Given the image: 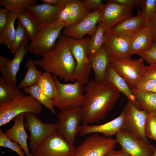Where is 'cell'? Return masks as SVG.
Listing matches in <instances>:
<instances>
[{"label": "cell", "mask_w": 156, "mask_h": 156, "mask_svg": "<svg viewBox=\"0 0 156 156\" xmlns=\"http://www.w3.org/2000/svg\"><path fill=\"white\" fill-rule=\"evenodd\" d=\"M101 8L89 12L85 18L79 23L73 25L64 27L62 34L76 40L83 38L86 34L92 36L96 33L98 26L96 25L101 14Z\"/></svg>", "instance_id": "9a60e30c"}, {"label": "cell", "mask_w": 156, "mask_h": 156, "mask_svg": "<svg viewBox=\"0 0 156 156\" xmlns=\"http://www.w3.org/2000/svg\"><path fill=\"white\" fill-rule=\"evenodd\" d=\"M0 146L12 150L19 156H26L21 147L7 137L1 129H0Z\"/></svg>", "instance_id": "d590c367"}, {"label": "cell", "mask_w": 156, "mask_h": 156, "mask_svg": "<svg viewBox=\"0 0 156 156\" xmlns=\"http://www.w3.org/2000/svg\"><path fill=\"white\" fill-rule=\"evenodd\" d=\"M89 12L81 0H73L72 9L68 19L64 23V27L79 23Z\"/></svg>", "instance_id": "83f0119b"}, {"label": "cell", "mask_w": 156, "mask_h": 156, "mask_svg": "<svg viewBox=\"0 0 156 156\" xmlns=\"http://www.w3.org/2000/svg\"><path fill=\"white\" fill-rule=\"evenodd\" d=\"M10 11L4 8L0 10V33L6 28L9 21Z\"/></svg>", "instance_id": "ee69618b"}, {"label": "cell", "mask_w": 156, "mask_h": 156, "mask_svg": "<svg viewBox=\"0 0 156 156\" xmlns=\"http://www.w3.org/2000/svg\"><path fill=\"white\" fill-rule=\"evenodd\" d=\"M57 117L58 121L56 132L70 145L74 146L81 125V107L60 111L57 113Z\"/></svg>", "instance_id": "ba28073f"}, {"label": "cell", "mask_w": 156, "mask_h": 156, "mask_svg": "<svg viewBox=\"0 0 156 156\" xmlns=\"http://www.w3.org/2000/svg\"><path fill=\"white\" fill-rule=\"evenodd\" d=\"M41 1L44 3L55 6L58 5L60 2V0H41Z\"/></svg>", "instance_id": "c3c4849f"}, {"label": "cell", "mask_w": 156, "mask_h": 156, "mask_svg": "<svg viewBox=\"0 0 156 156\" xmlns=\"http://www.w3.org/2000/svg\"><path fill=\"white\" fill-rule=\"evenodd\" d=\"M27 9L43 26L51 24L58 20L60 11L59 5H52L45 3L31 5Z\"/></svg>", "instance_id": "7402d4cb"}, {"label": "cell", "mask_w": 156, "mask_h": 156, "mask_svg": "<svg viewBox=\"0 0 156 156\" xmlns=\"http://www.w3.org/2000/svg\"><path fill=\"white\" fill-rule=\"evenodd\" d=\"M25 95L16 83L5 81L0 77V104L9 102L17 97Z\"/></svg>", "instance_id": "4316f807"}, {"label": "cell", "mask_w": 156, "mask_h": 156, "mask_svg": "<svg viewBox=\"0 0 156 156\" xmlns=\"http://www.w3.org/2000/svg\"><path fill=\"white\" fill-rule=\"evenodd\" d=\"M85 101L81 107L82 124L98 122L113 108L120 92L107 82L98 83L89 80L85 88Z\"/></svg>", "instance_id": "6da1fadb"}, {"label": "cell", "mask_w": 156, "mask_h": 156, "mask_svg": "<svg viewBox=\"0 0 156 156\" xmlns=\"http://www.w3.org/2000/svg\"><path fill=\"white\" fill-rule=\"evenodd\" d=\"M28 42L24 43L14 54L12 60L8 57L0 55V77L4 80L16 83V75L21 63L27 52L25 49Z\"/></svg>", "instance_id": "2e32d148"}, {"label": "cell", "mask_w": 156, "mask_h": 156, "mask_svg": "<svg viewBox=\"0 0 156 156\" xmlns=\"http://www.w3.org/2000/svg\"><path fill=\"white\" fill-rule=\"evenodd\" d=\"M64 27V24L58 20L43 26L25 49L33 54L42 56L53 49Z\"/></svg>", "instance_id": "5b68a950"}, {"label": "cell", "mask_w": 156, "mask_h": 156, "mask_svg": "<svg viewBox=\"0 0 156 156\" xmlns=\"http://www.w3.org/2000/svg\"><path fill=\"white\" fill-rule=\"evenodd\" d=\"M76 148L56 132L43 141L32 152V156H74Z\"/></svg>", "instance_id": "30bf717a"}, {"label": "cell", "mask_w": 156, "mask_h": 156, "mask_svg": "<svg viewBox=\"0 0 156 156\" xmlns=\"http://www.w3.org/2000/svg\"><path fill=\"white\" fill-rule=\"evenodd\" d=\"M133 8L109 0L101 8L98 23L103 27L105 33L124 20L132 16Z\"/></svg>", "instance_id": "7c38bea8"}, {"label": "cell", "mask_w": 156, "mask_h": 156, "mask_svg": "<svg viewBox=\"0 0 156 156\" xmlns=\"http://www.w3.org/2000/svg\"><path fill=\"white\" fill-rule=\"evenodd\" d=\"M27 69L25 76L18 86L23 88L37 84L42 73L36 68L34 60L29 59L25 64Z\"/></svg>", "instance_id": "f1b7e54d"}, {"label": "cell", "mask_w": 156, "mask_h": 156, "mask_svg": "<svg viewBox=\"0 0 156 156\" xmlns=\"http://www.w3.org/2000/svg\"><path fill=\"white\" fill-rule=\"evenodd\" d=\"M36 0H1L0 5L10 11L18 14L23 12L27 7L36 4Z\"/></svg>", "instance_id": "836d02e7"}, {"label": "cell", "mask_w": 156, "mask_h": 156, "mask_svg": "<svg viewBox=\"0 0 156 156\" xmlns=\"http://www.w3.org/2000/svg\"><path fill=\"white\" fill-rule=\"evenodd\" d=\"M25 113L21 114L13 120L14 124L4 132L10 139L18 144L22 148L26 156H32L27 144L28 136L24 125Z\"/></svg>", "instance_id": "ffe728a7"}, {"label": "cell", "mask_w": 156, "mask_h": 156, "mask_svg": "<svg viewBox=\"0 0 156 156\" xmlns=\"http://www.w3.org/2000/svg\"><path fill=\"white\" fill-rule=\"evenodd\" d=\"M130 42L131 55L149 50L154 43L151 33L146 26L130 37Z\"/></svg>", "instance_id": "cb8c5ba5"}, {"label": "cell", "mask_w": 156, "mask_h": 156, "mask_svg": "<svg viewBox=\"0 0 156 156\" xmlns=\"http://www.w3.org/2000/svg\"><path fill=\"white\" fill-rule=\"evenodd\" d=\"M103 156H131L123 150H119L112 149L106 153Z\"/></svg>", "instance_id": "7dc6e473"}, {"label": "cell", "mask_w": 156, "mask_h": 156, "mask_svg": "<svg viewBox=\"0 0 156 156\" xmlns=\"http://www.w3.org/2000/svg\"><path fill=\"white\" fill-rule=\"evenodd\" d=\"M69 45L76 63L74 72L75 80L84 85L89 81L91 69L90 60L87 49V45L90 38L87 37L80 40L68 37Z\"/></svg>", "instance_id": "8992f818"}, {"label": "cell", "mask_w": 156, "mask_h": 156, "mask_svg": "<svg viewBox=\"0 0 156 156\" xmlns=\"http://www.w3.org/2000/svg\"><path fill=\"white\" fill-rule=\"evenodd\" d=\"M24 92L31 96L53 113L55 111L52 100L47 96L37 84L23 88Z\"/></svg>", "instance_id": "1f68e13d"}, {"label": "cell", "mask_w": 156, "mask_h": 156, "mask_svg": "<svg viewBox=\"0 0 156 156\" xmlns=\"http://www.w3.org/2000/svg\"><path fill=\"white\" fill-rule=\"evenodd\" d=\"M89 57L94 75V80L99 84L104 82L111 62V56L104 44L98 52Z\"/></svg>", "instance_id": "44dd1931"}, {"label": "cell", "mask_w": 156, "mask_h": 156, "mask_svg": "<svg viewBox=\"0 0 156 156\" xmlns=\"http://www.w3.org/2000/svg\"><path fill=\"white\" fill-rule=\"evenodd\" d=\"M136 100L148 114L156 115V93L132 90Z\"/></svg>", "instance_id": "484cf974"}, {"label": "cell", "mask_w": 156, "mask_h": 156, "mask_svg": "<svg viewBox=\"0 0 156 156\" xmlns=\"http://www.w3.org/2000/svg\"><path fill=\"white\" fill-rule=\"evenodd\" d=\"M57 122L43 123L36 115L25 113L24 125L30 133L29 144L31 152L43 141L56 132Z\"/></svg>", "instance_id": "52a82bcc"}, {"label": "cell", "mask_w": 156, "mask_h": 156, "mask_svg": "<svg viewBox=\"0 0 156 156\" xmlns=\"http://www.w3.org/2000/svg\"><path fill=\"white\" fill-rule=\"evenodd\" d=\"M125 115L122 110L120 114L115 118L101 125L82 124L80 128L79 135L83 136L89 134H101L107 138L116 135L119 131L122 130L124 126Z\"/></svg>", "instance_id": "e0dca14e"}, {"label": "cell", "mask_w": 156, "mask_h": 156, "mask_svg": "<svg viewBox=\"0 0 156 156\" xmlns=\"http://www.w3.org/2000/svg\"><path fill=\"white\" fill-rule=\"evenodd\" d=\"M131 90L156 93V79L142 77L138 85Z\"/></svg>", "instance_id": "f35d334b"}, {"label": "cell", "mask_w": 156, "mask_h": 156, "mask_svg": "<svg viewBox=\"0 0 156 156\" xmlns=\"http://www.w3.org/2000/svg\"><path fill=\"white\" fill-rule=\"evenodd\" d=\"M152 156H156V146L155 147V148Z\"/></svg>", "instance_id": "681fc988"}, {"label": "cell", "mask_w": 156, "mask_h": 156, "mask_svg": "<svg viewBox=\"0 0 156 156\" xmlns=\"http://www.w3.org/2000/svg\"><path fill=\"white\" fill-rule=\"evenodd\" d=\"M128 101L122 110L125 115L122 130L149 142L144 131L145 124L148 113L144 109H138L131 101L128 99Z\"/></svg>", "instance_id": "9c48e42d"}, {"label": "cell", "mask_w": 156, "mask_h": 156, "mask_svg": "<svg viewBox=\"0 0 156 156\" xmlns=\"http://www.w3.org/2000/svg\"><path fill=\"white\" fill-rule=\"evenodd\" d=\"M105 81L111 84L120 93H122L138 108L140 110L143 109L136 100L131 90L125 81L115 70L111 64L107 70Z\"/></svg>", "instance_id": "603a6c76"}, {"label": "cell", "mask_w": 156, "mask_h": 156, "mask_svg": "<svg viewBox=\"0 0 156 156\" xmlns=\"http://www.w3.org/2000/svg\"><path fill=\"white\" fill-rule=\"evenodd\" d=\"M144 22L141 11L138 10L136 16L125 19L106 33L130 38L143 27Z\"/></svg>", "instance_id": "d6986e66"}, {"label": "cell", "mask_w": 156, "mask_h": 156, "mask_svg": "<svg viewBox=\"0 0 156 156\" xmlns=\"http://www.w3.org/2000/svg\"><path fill=\"white\" fill-rule=\"evenodd\" d=\"M42 111V105L30 95L17 97L0 104V126L9 123L21 114L31 112L37 115Z\"/></svg>", "instance_id": "277c9868"}, {"label": "cell", "mask_w": 156, "mask_h": 156, "mask_svg": "<svg viewBox=\"0 0 156 156\" xmlns=\"http://www.w3.org/2000/svg\"><path fill=\"white\" fill-rule=\"evenodd\" d=\"M104 45L111 58L117 60L130 59V38L104 34Z\"/></svg>", "instance_id": "ac0fdd59"}, {"label": "cell", "mask_w": 156, "mask_h": 156, "mask_svg": "<svg viewBox=\"0 0 156 156\" xmlns=\"http://www.w3.org/2000/svg\"><path fill=\"white\" fill-rule=\"evenodd\" d=\"M35 64L45 72L52 73L54 76L63 79L66 82H74L76 63L70 48L68 37L60 36L53 49L34 60Z\"/></svg>", "instance_id": "7a4b0ae2"}, {"label": "cell", "mask_w": 156, "mask_h": 156, "mask_svg": "<svg viewBox=\"0 0 156 156\" xmlns=\"http://www.w3.org/2000/svg\"><path fill=\"white\" fill-rule=\"evenodd\" d=\"M110 64L125 81L131 90L140 82L145 66L141 58L135 60H117L111 58Z\"/></svg>", "instance_id": "4fadbf2b"}, {"label": "cell", "mask_w": 156, "mask_h": 156, "mask_svg": "<svg viewBox=\"0 0 156 156\" xmlns=\"http://www.w3.org/2000/svg\"><path fill=\"white\" fill-rule=\"evenodd\" d=\"M30 40V39L25 29L18 21L16 28L14 39L10 49V51L15 54L24 43L29 42Z\"/></svg>", "instance_id": "e575fe53"}, {"label": "cell", "mask_w": 156, "mask_h": 156, "mask_svg": "<svg viewBox=\"0 0 156 156\" xmlns=\"http://www.w3.org/2000/svg\"><path fill=\"white\" fill-rule=\"evenodd\" d=\"M112 1L133 8L142 4L143 0H112Z\"/></svg>", "instance_id": "bcb514c9"}, {"label": "cell", "mask_w": 156, "mask_h": 156, "mask_svg": "<svg viewBox=\"0 0 156 156\" xmlns=\"http://www.w3.org/2000/svg\"><path fill=\"white\" fill-rule=\"evenodd\" d=\"M142 10L144 19V26L152 18L156 12V0H143Z\"/></svg>", "instance_id": "8d00e7d4"}, {"label": "cell", "mask_w": 156, "mask_h": 156, "mask_svg": "<svg viewBox=\"0 0 156 156\" xmlns=\"http://www.w3.org/2000/svg\"><path fill=\"white\" fill-rule=\"evenodd\" d=\"M72 2L73 0H60L58 5L60 8V11L58 20L64 25L68 18L72 9Z\"/></svg>", "instance_id": "ab89813d"}, {"label": "cell", "mask_w": 156, "mask_h": 156, "mask_svg": "<svg viewBox=\"0 0 156 156\" xmlns=\"http://www.w3.org/2000/svg\"><path fill=\"white\" fill-rule=\"evenodd\" d=\"M54 77L57 88L56 96L52 100L54 107L60 111L81 107L86 99L83 94L85 85L77 80L72 83H62L57 77Z\"/></svg>", "instance_id": "3957f363"}, {"label": "cell", "mask_w": 156, "mask_h": 156, "mask_svg": "<svg viewBox=\"0 0 156 156\" xmlns=\"http://www.w3.org/2000/svg\"><path fill=\"white\" fill-rule=\"evenodd\" d=\"M104 30L100 24L95 34L89 40L87 45V49L89 57L98 52L105 44Z\"/></svg>", "instance_id": "d6a6232c"}, {"label": "cell", "mask_w": 156, "mask_h": 156, "mask_svg": "<svg viewBox=\"0 0 156 156\" xmlns=\"http://www.w3.org/2000/svg\"><path fill=\"white\" fill-rule=\"evenodd\" d=\"M17 19L25 29L31 41L43 26L27 8L18 15Z\"/></svg>", "instance_id": "d4e9b609"}, {"label": "cell", "mask_w": 156, "mask_h": 156, "mask_svg": "<svg viewBox=\"0 0 156 156\" xmlns=\"http://www.w3.org/2000/svg\"><path fill=\"white\" fill-rule=\"evenodd\" d=\"M116 136V143L131 156H152L155 146L149 142L123 130Z\"/></svg>", "instance_id": "5bb4252c"}, {"label": "cell", "mask_w": 156, "mask_h": 156, "mask_svg": "<svg viewBox=\"0 0 156 156\" xmlns=\"http://www.w3.org/2000/svg\"><path fill=\"white\" fill-rule=\"evenodd\" d=\"M141 77L156 79V64L144 66L142 72Z\"/></svg>", "instance_id": "7bdbcfd3"}, {"label": "cell", "mask_w": 156, "mask_h": 156, "mask_svg": "<svg viewBox=\"0 0 156 156\" xmlns=\"http://www.w3.org/2000/svg\"><path fill=\"white\" fill-rule=\"evenodd\" d=\"M18 14L10 11L9 21L5 29L0 33V44L6 46L9 50L14 41L16 33L14 23Z\"/></svg>", "instance_id": "4dcf8cb0"}, {"label": "cell", "mask_w": 156, "mask_h": 156, "mask_svg": "<svg viewBox=\"0 0 156 156\" xmlns=\"http://www.w3.org/2000/svg\"><path fill=\"white\" fill-rule=\"evenodd\" d=\"M144 131L147 138L156 141V115L148 114L145 124Z\"/></svg>", "instance_id": "74e56055"}, {"label": "cell", "mask_w": 156, "mask_h": 156, "mask_svg": "<svg viewBox=\"0 0 156 156\" xmlns=\"http://www.w3.org/2000/svg\"><path fill=\"white\" fill-rule=\"evenodd\" d=\"M145 26L149 29L154 43H156V12L152 18Z\"/></svg>", "instance_id": "f6af8a7d"}, {"label": "cell", "mask_w": 156, "mask_h": 156, "mask_svg": "<svg viewBox=\"0 0 156 156\" xmlns=\"http://www.w3.org/2000/svg\"><path fill=\"white\" fill-rule=\"evenodd\" d=\"M140 58L150 65L156 64V43L149 50L137 54Z\"/></svg>", "instance_id": "60d3db41"}, {"label": "cell", "mask_w": 156, "mask_h": 156, "mask_svg": "<svg viewBox=\"0 0 156 156\" xmlns=\"http://www.w3.org/2000/svg\"><path fill=\"white\" fill-rule=\"evenodd\" d=\"M37 84L47 96L52 100L54 99L57 93L56 86L54 77L51 73H43Z\"/></svg>", "instance_id": "f546056e"}, {"label": "cell", "mask_w": 156, "mask_h": 156, "mask_svg": "<svg viewBox=\"0 0 156 156\" xmlns=\"http://www.w3.org/2000/svg\"><path fill=\"white\" fill-rule=\"evenodd\" d=\"M116 143L115 140L111 138L92 133L76 148L74 156H103L114 148Z\"/></svg>", "instance_id": "8fae6325"}, {"label": "cell", "mask_w": 156, "mask_h": 156, "mask_svg": "<svg viewBox=\"0 0 156 156\" xmlns=\"http://www.w3.org/2000/svg\"><path fill=\"white\" fill-rule=\"evenodd\" d=\"M81 1L89 12L90 10L95 11L100 9L104 4L102 0H82Z\"/></svg>", "instance_id": "b9f144b4"}]
</instances>
